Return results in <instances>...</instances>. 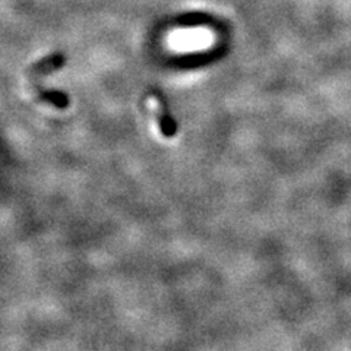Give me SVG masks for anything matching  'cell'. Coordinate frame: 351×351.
<instances>
[{"label": "cell", "instance_id": "obj_1", "mask_svg": "<svg viewBox=\"0 0 351 351\" xmlns=\"http://www.w3.org/2000/svg\"><path fill=\"white\" fill-rule=\"evenodd\" d=\"M154 116L157 119L161 134L166 138H173L178 134V123L171 119V114L167 108V103L160 93H154Z\"/></svg>", "mask_w": 351, "mask_h": 351}, {"label": "cell", "instance_id": "obj_2", "mask_svg": "<svg viewBox=\"0 0 351 351\" xmlns=\"http://www.w3.org/2000/svg\"><path fill=\"white\" fill-rule=\"evenodd\" d=\"M64 60L66 59L62 53L50 54V56L44 58L31 66V68L27 71V80H38L40 76H44L53 71L60 69L64 64Z\"/></svg>", "mask_w": 351, "mask_h": 351}, {"label": "cell", "instance_id": "obj_3", "mask_svg": "<svg viewBox=\"0 0 351 351\" xmlns=\"http://www.w3.org/2000/svg\"><path fill=\"white\" fill-rule=\"evenodd\" d=\"M28 85L38 101L50 103L58 108H66L69 106V97L64 93L56 90H44V88H41L37 82H28Z\"/></svg>", "mask_w": 351, "mask_h": 351}]
</instances>
